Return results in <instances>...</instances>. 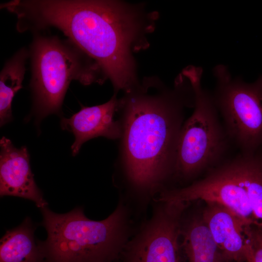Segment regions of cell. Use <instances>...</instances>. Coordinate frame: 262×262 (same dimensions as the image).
I'll use <instances>...</instances> for the list:
<instances>
[{
  "instance_id": "cell-1",
  "label": "cell",
  "mask_w": 262,
  "mask_h": 262,
  "mask_svg": "<svg viewBox=\"0 0 262 262\" xmlns=\"http://www.w3.org/2000/svg\"><path fill=\"white\" fill-rule=\"evenodd\" d=\"M22 12L28 30L53 27L62 31L99 67L115 94L138 82L133 53L147 46L146 35L154 29V13L106 0H28Z\"/></svg>"
},
{
  "instance_id": "cell-2",
  "label": "cell",
  "mask_w": 262,
  "mask_h": 262,
  "mask_svg": "<svg viewBox=\"0 0 262 262\" xmlns=\"http://www.w3.org/2000/svg\"><path fill=\"white\" fill-rule=\"evenodd\" d=\"M195 95L181 74L174 88L146 79L118 99L122 127L116 164L129 187L153 194L173 177L184 110L194 107Z\"/></svg>"
},
{
  "instance_id": "cell-3",
  "label": "cell",
  "mask_w": 262,
  "mask_h": 262,
  "mask_svg": "<svg viewBox=\"0 0 262 262\" xmlns=\"http://www.w3.org/2000/svg\"><path fill=\"white\" fill-rule=\"evenodd\" d=\"M47 238L41 241L47 262H115L128 243L126 209L118 205L106 218H87L82 207L65 213L40 209Z\"/></svg>"
},
{
  "instance_id": "cell-4",
  "label": "cell",
  "mask_w": 262,
  "mask_h": 262,
  "mask_svg": "<svg viewBox=\"0 0 262 262\" xmlns=\"http://www.w3.org/2000/svg\"><path fill=\"white\" fill-rule=\"evenodd\" d=\"M33 96L36 122L48 115H61L64 98L70 82L84 85L102 82L99 66L77 47L55 36L36 35L31 46Z\"/></svg>"
},
{
  "instance_id": "cell-5",
  "label": "cell",
  "mask_w": 262,
  "mask_h": 262,
  "mask_svg": "<svg viewBox=\"0 0 262 262\" xmlns=\"http://www.w3.org/2000/svg\"><path fill=\"white\" fill-rule=\"evenodd\" d=\"M202 74L201 67L192 66L184 70L195 95L194 112L180 131L173 176L184 181L218 165L229 157L232 145L213 95L201 86Z\"/></svg>"
},
{
  "instance_id": "cell-6",
  "label": "cell",
  "mask_w": 262,
  "mask_h": 262,
  "mask_svg": "<svg viewBox=\"0 0 262 262\" xmlns=\"http://www.w3.org/2000/svg\"><path fill=\"white\" fill-rule=\"evenodd\" d=\"M213 73L217 86L213 96L231 144L244 153L262 148V76L252 83L232 79L223 65Z\"/></svg>"
},
{
  "instance_id": "cell-7",
  "label": "cell",
  "mask_w": 262,
  "mask_h": 262,
  "mask_svg": "<svg viewBox=\"0 0 262 262\" xmlns=\"http://www.w3.org/2000/svg\"><path fill=\"white\" fill-rule=\"evenodd\" d=\"M197 200L221 204L246 225H258L233 157L208 171L201 180L185 187L161 192L158 200L190 203Z\"/></svg>"
},
{
  "instance_id": "cell-8",
  "label": "cell",
  "mask_w": 262,
  "mask_h": 262,
  "mask_svg": "<svg viewBox=\"0 0 262 262\" xmlns=\"http://www.w3.org/2000/svg\"><path fill=\"white\" fill-rule=\"evenodd\" d=\"M151 218L125 246L123 262H183L181 223L189 203L161 202Z\"/></svg>"
},
{
  "instance_id": "cell-9",
  "label": "cell",
  "mask_w": 262,
  "mask_h": 262,
  "mask_svg": "<svg viewBox=\"0 0 262 262\" xmlns=\"http://www.w3.org/2000/svg\"><path fill=\"white\" fill-rule=\"evenodd\" d=\"M0 196H13L28 199L40 209L48 206L34 180L26 147L17 148L5 137L0 139Z\"/></svg>"
},
{
  "instance_id": "cell-10",
  "label": "cell",
  "mask_w": 262,
  "mask_h": 262,
  "mask_svg": "<svg viewBox=\"0 0 262 262\" xmlns=\"http://www.w3.org/2000/svg\"><path fill=\"white\" fill-rule=\"evenodd\" d=\"M118 99L116 94L107 102L98 105L82 107L69 118L62 117L61 127L71 132L75 141L71 146L72 155L76 156L86 141L98 137L119 140L122 127L119 118L115 119Z\"/></svg>"
},
{
  "instance_id": "cell-11",
  "label": "cell",
  "mask_w": 262,
  "mask_h": 262,
  "mask_svg": "<svg viewBox=\"0 0 262 262\" xmlns=\"http://www.w3.org/2000/svg\"><path fill=\"white\" fill-rule=\"evenodd\" d=\"M206 203L201 216L219 249L230 262H246L245 223L225 206Z\"/></svg>"
},
{
  "instance_id": "cell-12",
  "label": "cell",
  "mask_w": 262,
  "mask_h": 262,
  "mask_svg": "<svg viewBox=\"0 0 262 262\" xmlns=\"http://www.w3.org/2000/svg\"><path fill=\"white\" fill-rule=\"evenodd\" d=\"M180 240L183 262H232L219 249L202 216L183 215Z\"/></svg>"
},
{
  "instance_id": "cell-13",
  "label": "cell",
  "mask_w": 262,
  "mask_h": 262,
  "mask_svg": "<svg viewBox=\"0 0 262 262\" xmlns=\"http://www.w3.org/2000/svg\"><path fill=\"white\" fill-rule=\"evenodd\" d=\"M35 229L26 217L20 225L7 230L0 241V262H47L41 241L35 238Z\"/></svg>"
},
{
  "instance_id": "cell-14",
  "label": "cell",
  "mask_w": 262,
  "mask_h": 262,
  "mask_svg": "<svg viewBox=\"0 0 262 262\" xmlns=\"http://www.w3.org/2000/svg\"><path fill=\"white\" fill-rule=\"evenodd\" d=\"M233 158L255 218L262 228V148L253 153L240 152Z\"/></svg>"
},
{
  "instance_id": "cell-15",
  "label": "cell",
  "mask_w": 262,
  "mask_h": 262,
  "mask_svg": "<svg viewBox=\"0 0 262 262\" xmlns=\"http://www.w3.org/2000/svg\"><path fill=\"white\" fill-rule=\"evenodd\" d=\"M29 53L25 49L17 51L5 65L0 76V125L2 127L13 119L12 101L22 87L26 71L25 63Z\"/></svg>"
},
{
  "instance_id": "cell-16",
  "label": "cell",
  "mask_w": 262,
  "mask_h": 262,
  "mask_svg": "<svg viewBox=\"0 0 262 262\" xmlns=\"http://www.w3.org/2000/svg\"><path fill=\"white\" fill-rule=\"evenodd\" d=\"M246 262H262V228L257 224L245 225Z\"/></svg>"
}]
</instances>
